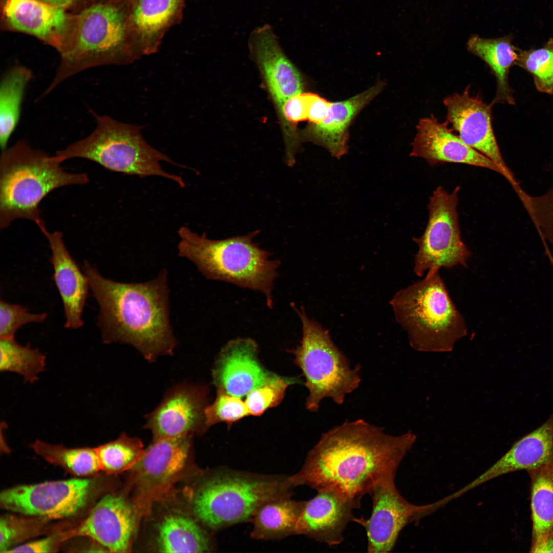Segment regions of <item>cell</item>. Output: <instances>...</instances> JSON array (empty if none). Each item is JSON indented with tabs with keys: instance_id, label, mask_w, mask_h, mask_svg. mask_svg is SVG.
<instances>
[{
	"instance_id": "cell-1",
	"label": "cell",
	"mask_w": 553,
	"mask_h": 553,
	"mask_svg": "<svg viewBox=\"0 0 553 553\" xmlns=\"http://www.w3.org/2000/svg\"><path fill=\"white\" fill-rule=\"evenodd\" d=\"M416 440L410 431L392 435L363 419L346 421L323 434L289 479L293 487L329 489L361 499L382 480L395 477Z\"/></svg>"
},
{
	"instance_id": "cell-2",
	"label": "cell",
	"mask_w": 553,
	"mask_h": 553,
	"mask_svg": "<svg viewBox=\"0 0 553 553\" xmlns=\"http://www.w3.org/2000/svg\"><path fill=\"white\" fill-rule=\"evenodd\" d=\"M82 268L99 306L97 325L103 343L129 344L149 360L172 353L177 341L166 269L149 281L125 283L104 278L87 261Z\"/></svg>"
},
{
	"instance_id": "cell-3",
	"label": "cell",
	"mask_w": 553,
	"mask_h": 553,
	"mask_svg": "<svg viewBox=\"0 0 553 553\" xmlns=\"http://www.w3.org/2000/svg\"><path fill=\"white\" fill-rule=\"evenodd\" d=\"M84 173L66 172L53 156L32 147L25 139L2 152L0 159V229L16 220L45 226L39 205L51 192L68 185H82Z\"/></svg>"
},
{
	"instance_id": "cell-4",
	"label": "cell",
	"mask_w": 553,
	"mask_h": 553,
	"mask_svg": "<svg viewBox=\"0 0 553 553\" xmlns=\"http://www.w3.org/2000/svg\"><path fill=\"white\" fill-rule=\"evenodd\" d=\"M76 14L73 41L60 54L54 78L41 97L84 70L128 64L140 57L132 34L127 0L99 3Z\"/></svg>"
},
{
	"instance_id": "cell-5",
	"label": "cell",
	"mask_w": 553,
	"mask_h": 553,
	"mask_svg": "<svg viewBox=\"0 0 553 553\" xmlns=\"http://www.w3.org/2000/svg\"><path fill=\"white\" fill-rule=\"evenodd\" d=\"M258 232L212 240L184 226L178 231V254L193 262L207 279L261 292L271 308L280 262L270 259V253L253 242Z\"/></svg>"
},
{
	"instance_id": "cell-6",
	"label": "cell",
	"mask_w": 553,
	"mask_h": 553,
	"mask_svg": "<svg viewBox=\"0 0 553 553\" xmlns=\"http://www.w3.org/2000/svg\"><path fill=\"white\" fill-rule=\"evenodd\" d=\"M438 269L396 293L390 304L414 350L448 352L467 334L465 320L448 293Z\"/></svg>"
},
{
	"instance_id": "cell-7",
	"label": "cell",
	"mask_w": 553,
	"mask_h": 553,
	"mask_svg": "<svg viewBox=\"0 0 553 553\" xmlns=\"http://www.w3.org/2000/svg\"><path fill=\"white\" fill-rule=\"evenodd\" d=\"M288 475L222 467L204 478L193 498V511L208 528L221 530L251 519L265 502L291 496Z\"/></svg>"
},
{
	"instance_id": "cell-8",
	"label": "cell",
	"mask_w": 553,
	"mask_h": 553,
	"mask_svg": "<svg viewBox=\"0 0 553 553\" xmlns=\"http://www.w3.org/2000/svg\"><path fill=\"white\" fill-rule=\"evenodd\" d=\"M93 114L96 121L94 131L57 151L53 156L56 161L61 163L72 158L86 159L110 171L141 177L161 176L184 187L182 179L163 171L160 162L179 165L150 145L141 134L140 126Z\"/></svg>"
},
{
	"instance_id": "cell-9",
	"label": "cell",
	"mask_w": 553,
	"mask_h": 553,
	"mask_svg": "<svg viewBox=\"0 0 553 553\" xmlns=\"http://www.w3.org/2000/svg\"><path fill=\"white\" fill-rule=\"evenodd\" d=\"M294 309L301 321L303 335L300 345L292 353L309 391L306 407L311 412H316L325 398L342 405L346 396L359 385L360 366L352 369L328 331L307 316L303 309Z\"/></svg>"
},
{
	"instance_id": "cell-10",
	"label": "cell",
	"mask_w": 553,
	"mask_h": 553,
	"mask_svg": "<svg viewBox=\"0 0 553 553\" xmlns=\"http://www.w3.org/2000/svg\"><path fill=\"white\" fill-rule=\"evenodd\" d=\"M459 190L457 186L449 193L439 186L429 198L426 227L420 237L413 239L418 247L413 268L418 276L430 269L467 266L471 252L460 235L457 212Z\"/></svg>"
},
{
	"instance_id": "cell-11",
	"label": "cell",
	"mask_w": 553,
	"mask_h": 553,
	"mask_svg": "<svg viewBox=\"0 0 553 553\" xmlns=\"http://www.w3.org/2000/svg\"><path fill=\"white\" fill-rule=\"evenodd\" d=\"M192 434L154 440L132 469L135 490L133 506L139 516L147 515L152 504L171 488L186 465Z\"/></svg>"
},
{
	"instance_id": "cell-12",
	"label": "cell",
	"mask_w": 553,
	"mask_h": 553,
	"mask_svg": "<svg viewBox=\"0 0 553 553\" xmlns=\"http://www.w3.org/2000/svg\"><path fill=\"white\" fill-rule=\"evenodd\" d=\"M94 483L89 479L76 478L19 485L1 492V506L37 518H66L86 506Z\"/></svg>"
},
{
	"instance_id": "cell-13",
	"label": "cell",
	"mask_w": 553,
	"mask_h": 553,
	"mask_svg": "<svg viewBox=\"0 0 553 553\" xmlns=\"http://www.w3.org/2000/svg\"><path fill=\"white\" fill-rule=\"evenodd\" d=\"M1 29L32 35L60 54L70 47L77 14L39 0H0Z\"/></svg>"
},
{
	"instance_id": "cell-14",
	"label": "cell",
	"mask_w": 553,
	"mask_h": 553,
	"mask_svg": "<svg viewBox=\"0 0 553 553\" xmlns=\"http://www.w3.org/2000/svg\"><path fill=\"white\" fill-rule=\"evenodd\" d=\"M395 478L382 480L372 490L370 494L372 508L369 518L354 519L353 522L361 525L366 531L368 552H391L402 529L424 516L425 505L408 501L396 488Z\"/></svg>"
},
{
	"instance_id": "cell-15",
	"label": "cell",
	"mask_w": 553,
	"mask_h": 553,
	"mask_svg": "<svg viewBox=\"0 0 553 553\" xmlns=\"http://www.w3.org/2000/svg\"><path fill=\"white\" fill-rule=\"evenodd\" d=\"M446 121L465 144L480 153L501 169L502 176L514 190L520 187L506 164L498 146L492 125V107L479 95L470 94V86L461 93H454L443 99Z\"/></svg>"
},
{
	"instance_id": "cell-16",
	"label": "cell",
	"mask_w": 553,
	"mask_h": 553,
	"mask_svg": "<svg viewBox=\"0 0 553 553\" xmlns=\"http://www.w3.org/2000/svg\"><path fill=\"white\" fill-rule=\"evenodd\" d=\"M139 518L133 504L118 494H108L91 509L72 536L87 537L112 552H129Z\"/></svg>"
},
{
	"instance_id": "cell-17",
	"label": "cell",
	"mask_w": 553,
	"mask_h": 553,
	"mask_svg": "<svg viewBox=\"0 0 553 553\" xmlns=\"http://www.w3.org/2000/svg\"><path fill=\"white\" fill-rule=\"evenodd\" d=\"M361 499L332 490L317 491L314 497L305 501L295 535H304L331 547L340 544L344 540L348 524L354 522L353 512L360 507Z\"/></svg>"
},
{
	"instance_id": "cell-18",
	"label": "cell",
	"mask_w": 553,
	"mask_h": 553,
	"mask_svg": "<svg viewBox=\"0 0 553 553\" xmlns=\"http://www.w3.org/2000/svg\"><path fill=\"white\" fill-rule=\"evenodd\" d=\"M248 47L281 115L285 102L303 92L301 75L285 55L269 25L257 27L251 32Z\"/></svg>"
},
{
	"instance_id": "cell-19",
	"label": "cell",
	"mask_w": 553,
	"mask_h": 553,
	"mask_svg": "<svg viewBox=\"0 0 553 553\" xmlns=\"http://www.w3.org/2000/svg\"><path fill=\"white\" fill-rule=\"evenodd\" d=\"M258 348L249 338L231 340L224 346L212 370L217 392L241 398L276 375L260 363Z\"/></svg>"
},
{
	"instance_id": "cell-20",
	"label": "cell",
	"mask_w": 553,
	"mask_h": 553,
	"mask_svg": "<svg viewBox=\"0 0 553 553\" xmlns=\"http://www.w3.org/2000/svg\"><path fill=\"white\" fill-rule=\"evenodd\" d=\"M416 127L411 156L422 158L431 166L442 162L464 164L502 175L494 162L465 144L448 127L447 122H440L433 114L420 119Z\"/></svg>"
},
{
	"instance_id": "cell-21",
	"label": "cell",
	"mask_w": 553,
	"mask_h": 553,
	"mask_svg": "<svg viewBox=\"0 0 553 553\" xmlns=\"http://www.w3.org/2000/svg\"><path fill=\"white\" fill-rule=\"evenodd\" d=\"M204 389L181 386L171 390L148 415L145 427L154 440L175 438L204 430Z\"/></svg>"
},
{
	"instance_id": "cell-22",
	"label": "cell",
	"mask_w": 553,
	"mask_h": 553,
	"mask_svg": "<svg viewBox=\"0 0 553 553\" xmlns=\"http://www.w3.org/2000/svg\"><path fill=\"white\" fill-rule=\"evenodd\" d=\"M553 457V414L541 426L516 441L484 473L458 491L446 497H459L494 478L510 473L535 468Z\"/></svg>"
},
{
	"instance_id": "cell-23",
	"label": "cell",
	"mask_w": 553,
	"mask_h": 553,
	"mask_svg": "<svg viewBox=\"0 0 553 553\" xmlns=\"http://www.w3.org/2000/svg\"><path fill=\"white\" fill-rule=\"evenodd\" d=\"M46 237L51 249L50 259L53 267V280L61 296L65 312V327L77 329L83 325L82 313L89 284L68 250L59 231L50 232L46 226L39 229Z\"/></svg>"
},
{
	"instance_id": "cell-24",
	"label": "cell",
	"mask_w": 553,
	"mask_h": 553,
	"mask_svg": "<svg viewBox=\"0 0 553 553\" xmlns=\"http://www.w3.org/2000/svg\"><path fill=\"white\" fill-rule=\"evenodd\" d=\"M186 0H127L132 36L140 57L156 53L168 30L182 20Z\"/></svg>"
},
{
	"instance_id": "cell-25",
	"label": "cell",
	"mask_w": 553,
	"mask_h": 553,
	"mask_svg": "<svg viewBox=\"0 0 553 553\" xmlns=\"http://www.w3.org/2000/svg\"><path fill=\"white\" fill-rule=\"evenodd\" d=\"M385 83L376 82L367 90L345 100L331 102L325 119L311 124L304 132L306 139L326 148L338 159L348 152V129L355 116L382 90Z\"/></svg>"
},
{
	"instance_id": "cell-26",
	"label": "cell",
	"mask_w": 553,
	"mask_h": 553,
	"mask_svg": "<svg viewBox=\"0 0 553 553\" xmlns=\"http://www.w3.org/2000/svg\"><path fill=\"white\" fill-rule=\"evenodd\" d=\"M513 42V36L511 34L494 38L473 35L466 43L467 50L482 59L496 78V92L491 102L493 105L496 103L515 105L508 75L511 68L516 66L519 48Z\"/></svg>"
},
{
	"instance_id": "cell-27",
	"label": "cell",
	"mask_w": 553,
	"mask_h": 553,
	"mask_svg": "<svg viewBox=\"0 0 553 553\" xmlns=\"http://www.w3.org/2000/svg\"><path fill=\"white\" fill-rule=\"evenodd\" d=\"M304 502L292 499L290 496L265 502L251 519V537L259 540H274L295 535L296 524Z\"/></svg>"
},
{
	"instance_id": "cell-28",
	"label": "cell",
	"mask_w": 553,
	"mask_h": 553,
	"mask_svg": "<svg viewBox=\"0 0 553 553\" xmlns=\"http://www.w3.org/2000/svg\"><path fill=\"white\" fill-rule=\"evenodd\" d=\"M157 546L160 552L210 551L207 533L191 518L179 514L165 517L158 527Z\"/></svg>"
},
{
	"instance_id": "cell-29",
	"label": "cell",
	"mask_w": 553,
	"mask_h": 553,
	"mask_svg": "<svg viewBox=\"0 0 553 553\" xmlns=\"http://www.w3.org/2000/svg\"><path fill=\"white\" fill-rule=\"evenodd\" d=\"M527 472L530 481L533 544L553 533V457Z\"/></svg>"
},
{
	"instance_id": "cell-30",
	"label": "cell",
	"mask_w": 553,
	"mask_h": 553,
	"mask_svg": "<svg viewBox=\"0 0 553 553\" xmlns=\"http://www.w3.org/2000/svg\"><path fill=\"white\" fill-rule=\"evenodd\" d=\"M33 73L27 67L16 65L9 69L0 84V145L7 148L10 137L20 119L25 93Z\"/></svg>"
},
{
	"instance_id": "cell-31",
	"label": "cell",
	"mask_w": 553,
	"mask_h": 553,
	"mask_svg": "<svg viewBox=\"0 0 553 553\" xmlns=\"http://www.w3.org/2000/svg\"><path fill=\"white\" fill-rule=\"evenodd\" d=\"M33 450L44 459L62 467L77 476H90L101 471L95 448H68L39 440L31 444Z\"/></svg>"
},
{
	"instance_id": "cell-32",
	"label": "cell",
	"mask_w": 553,
	"mask_h": 553,
	"mask_svg": "<svg viewBox=\"0 0 553 553\" xmlns=\"http://www.w3.org/2000/svg\"><path fill=\"white\" fill-rule=\"evenodd\" d=\"M2 372H13L22 375L25 382L31 384L38 379V374L45 370L46 356L30 345L23 346L14 338L0 341Z\"/></svg>"
},
{
	"instance_id": "cell-33",
	"label": "cell",
	"mask_w": 553,
	"mask_h": 553,
	"mask_svg": "<svg viewBox=\"0 0 553 553\" xmlns=\"http://www.w3.org/2000/svg\"><path fill=\"white\" fill-rule=\"evenodd\" d=\"M95 449L101 471L110 475L132 470L145 452L139 439L131 438L125 434Z\"/></svg>"
},
{
	"instance_id": "cell-34",
	"label": "cell",
	"mask_w": 553,
	"mask_h": 553,
	"mask_svg": "<svg viewBox=\"0 0 553 553\" xmlns=\"http://www.w3.org/2000/svg\"><path fill=\"white\" fill-rule=\"evenodd\" d=\"M516 66L531 75L538 92L553 95V37L541 48L519 49Z\"/></svg>"
},
{
	"instance_id": "cell-35",
	"label": "cell",
	"mask_w": 553,
	"mask_h": 553,
	"mask_svg": "<svg viewBox=\"0 0 553 553\" xmlns=\"http://www.w3.org/2000/svg\"><path fill=\"white\" fill-rule=\"evenodd\" d=\"M299 381L295 378L276 375L267 383L250 391L245 403L250 415L260 416L269 409L278 406L282 400L287 388Z\"/></svg>"
},
{
	"instance_id": "cell-36",
	"label": "cell",
	"mask_w": 553,
	"mask_h": 553,
	"mask_svg": "<svg viewBox=\"0 0 553 553\" xmlns=\"http://www.w3.org/2000/svg\"><path fill=\"white\" fill-rule=\"evenodd\" d=\"M204 415L207 428L222 422L229 425L250 414L245 402L240 397L217 392L214 402L205 408Z\"/></svg>"
},
{
	"instance_id": "cell-37",
	"label": "cell",
	"mask_w": 553,
	"mask_h": 553,
	"mask_svg": "<svg viewBox=\"0 0 553 553\" xmlns=\"http://www.w3.org/2000/svg\"><path fill=\"white\" fill-rule=\"evenodd\" d=\"M521 200L542 238L553 245V187L537 196L525 193Z\"/></svg>"
},
{
	"instance_id": "cell-38",
	"label": "cell",
	"mask_w": 553,
	"mask_h": 553,
	"mask_svg": "<svg viewBox=\"0 0 553 553\" xmlns=\"http://www.w3.org/2000/svg\"><path fill=\"white\" fill-rule=\"evenodd\" d=\"M47 316L46 313H30L26 307L1 300L0 337L14 338L15 332L22 326L30 323H41Z\"/></svg>"
},
{
	"instance_id": "cell-39",
	"label": "cell",
	"mask_w": 553,
	"mask_h": 553,
	"mask_svg": "<svg viewBox=\"0 0 553 553\" xmlns=\"http://www.w3.org/2000/svg\"><path fill=\"white\" fill-rule=\"evenodd\" d=\"M37 520L5 515L0 520V552H7L11 547L20 541L37 533L39 528Z\"/></svg>"
},
{
	"instance_id": "cell-40",
	"label": "cell",
	"mask_w": 553,
	"mask_h": 553,
	"mask_svg": "<svg viewBox=\"0 0 553 553\" xmlns=\"http://www.w3.org/2000/svg\"><path fill=\"white\" fill-rule=\"evenodd\" d=\"M308 93L302 92L288 99L283 106L281 115L286 129L290 124H294L307 120Z\"/></svg>"
},
{
	"instance_id": "cell-41",
	"label": "cell",
	"mask_w": 553,
	"mask_h": 553,
	"mask_svg": "<svg viewBox=\"0 0 553 553\" xmlns=\"http://www.w3.org/2000/svg\"><path fill=\"white\" fill-rule=\"evenodd\" d=\"M71 537V531L33 541L10 548L7 552H52L57 551L60 543Z\"/></svg>"
},
{
	"instance_id": "cell-42",
	"label": "cell",
	"mask_w": 553,
	"mask_h": 553,
	"mask_svg": "<svg viewBox=\"0 0 553 553\" xmlns=\"http://www.w3.org/2000/svg\"><path fill=\"white\" fill-rule=\"evenodd\" d=\"M331 102L316 94L308 93L307 120L312 124L322 122L327 116Z\"/></svg>"
},
{
	"instance_id": "cell-43",
	"label": "cell",
	"mask_w": 553,
	"mask_h": 553,
	"mask_svg": "<svg viewBox=\"0 0 553 553\" xmlns=\"http://www.w3.org/2000/svg\"><path fill=\"white\" fill-rule=\"evenodd\" d=\"M76 13L96 4L110 0H39Z\"/></svg>"
},
{
	"instance_id": "cell-44",
	"label": "cell",
	"mask_w": 553,
	"mask_h": 553,
	"mask_svg": "<svg viewBox=\"0 0 553 553\" xmlns=\"http://www.w3.org/2000/svg\"><path fill=\"white\" fill-rule=\"evenodd\" d=\"M530 552H553V533L541 539L530 545Z\"/></svg>"
}]
</instances>
